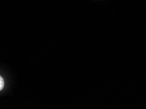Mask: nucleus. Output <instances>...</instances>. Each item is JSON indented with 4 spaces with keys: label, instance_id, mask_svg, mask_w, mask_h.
<instances>
[{
    "label": "nucleus",
    "instance_id": "nucleus-1",
    "mask_svg": "<svg viewBox=\"0 0 146 109\" xmlns=\"http://www.w3.org/2000/svg\"><path fill=\"white\" fill-rule=\"evenodd\" d=\"M4 85V80L1 77L0 78V89L1 90L3 88Z\"/></svg>",
    "mask_w": 146,
    "mask_h": 109
}]
</instances>
